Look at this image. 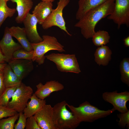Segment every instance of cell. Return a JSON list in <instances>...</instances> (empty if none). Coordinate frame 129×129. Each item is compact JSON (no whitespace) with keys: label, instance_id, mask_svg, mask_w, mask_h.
Instances as JSON below:
<instances>
[{"label":"cell","instance_id":"f1b7e54d","mask_svg":"<svg viewBox=\"0 0 129 129\" xmlns=\"http://www.w3.org/2000/svg\"><path fill=\"white\" fill-rule=\"evenodd\" d=\"M17 113L16 111L7 106H0V119L13 116Z\"/></svg>","mask_w":129,"mask_h":129},{"label":"cell","instance_id":"6da1fadb","mask_svg":"<svg viewBox=\"0 0 129 129\" xmlns=\"http://www.w3.org/2000/svg\"><path fill=\"white\" fill-rule=\"evenodd\" d=\"M115 0H107L90 10L75 25L80 28L83 37L88 39L92 38L96 32L95 27L102 19L111 15L115 5Z\"/></svg>","mask_w":129,"mask_h":129},{"label":"cell","instance_id":"f546056e","mask_svg":"<svg viewBox=\"0 0 129 129\" xmlns=\"http://www.w3.org/2000/svg\"><path fill=\"white\" fill-rule=\"evenodd\" d=\"M23 112L19 113L18 120L17 123L14 125L15 129H24L25 128L27 118Z\"/></svg>","mask_w":129,"mask_h":129},{"label":"cell","instance_id":"ac0fdd59","mask_svg":"<svg viewBox=\"0 0 129 129\" xmlns=\"http://www.w3.org/2000/svg\"><path fill=\"white\" fill-rule=\"evenodd\" d=\"M30 99L23 111L27 118L34 115L46 104L45 100L38 98L35 93L33 94Z\"/></svg>","mask_w":129,"mask_h":129},{"label":"cell","instance_id":"603a6c76","mask_svg":"<svg viewBox=\"0 0 129 129\" xmlns=\"http://www.w3.org/2000/svg\"><path fill=\"white\" fill-rule=\"evenodd\" d=\"M7 2L0 0V28L6 18L13 16L16 11V9L8 7Z\"/></svg>","mask_w":129,"mask_h":129},{"label":"cell","instance_id":"d6a6232c","mask_svg":"<svg viewBox=\"0 0 129 129\" xmlns=\"http://www.w3.org/2000/svg\"><path fill=\"white\" fill-rule=\"evenodd\" d=\"M5 62V58L0 48V63H4Z\"/></svg>","mask_w":129,"mask_h":129},{"label":"cell","instance_id":"ba28073f","mask_svg":"<svg viewBox=\"0 0 129 129\" xmlns=\"http://www.w3.org/2000/svg\"><path fill=\"white\" fill-rule=\"evenodd\" d=\"M114 10L107 19L112 20L119 29L125 25L129 26V0H115Z\"/></svg>","mask_w":129,"mask_h":129},{"label":"cell","instance_id":"ffe728a7","mask_svg":"<svg viewBox=\"0 0 129 129\" xmlns=\"http://www.w3.org/2000/svg\"><path fill=\"white\" fill-rule=\"evenodd\" d=\"M112 54V51L108 47L105 45L101 46L95 52V61L99 65H106L111 59Z\"/></svg>","mask_w":129,"mask_h":129},{"label":"cell","instance_id":"8992f818","mask_svg":"<svg viewBox=\"0 0 129 129\" xmlns=\"http://www.w3.org/2000/svg\"><path fill=\"white\" fill-rule=\"evenodd\" d=\"M70 2V0H59L57 6L48 16L41 25L43 28L47 29L53 26H57L65 32L70 36V34L67 30L66 23L63 16V11Z\"/></svg>","mask_w":129,"mask_h":129},{"label":"cell","instance_id":"44dd1931","mask_svg":"<svg viewBox=\"0 0 129 129\" xmlns=\"http://www.w3.org/2000/svg\"><path fill=\"white\" fill-rule=\"evenodd\" d=\"M3 71L4 83L6 88L17 87L22 82V81L13 72L8 64H7Z\"/></svg>","mask_w":129,"mask_h":129},{"label":"cell","instance_id":"4316f807","mask_svg":"<svg viewBox=\"0 0 129 129\" xmlns=\"http://www.w3.org/2000/svg\"><path fill=\"white\" fill-rule=\"evenodd\" d=\"M33 50L30 51H27L23 48L16 51L13 54V59H24L32 60L33 56Z\"/></svg>","mask_w":129,"mask_h":129},{"label":"cell","instance_id":"5b68a950","mask_svg":"<svg viewBox=\"0 0 129 129\" xmlns=\"http://www.w3.org/2000/svg\"><path fill=\"white\" fill-rule=\"evenodd\" d=\"M45 57L54 63L60 71L77 74L81 72L75 54L53 53L45 56Z\"/></svg>","mask_w":129,"mask_h":129},{"label":"cell","instance_id":"4fadbf2b","mask_svg":"<svg viewBox=\"0 0 129 129\" xmlns=\"http://www.w3.org/2000/svg\"><path fill=\"white\" fill-rule=\"evenodd\" d=\"M32 60L24 59L12 60L8 64L20 79L22 81L27 76L33 69Z\"/></svg>","mask_w":129,"mask_h":129},{"label":"cell","instance_id":"5bb4252c","mask_svg":"<svg viewBox=\"0 0 129 129\" xmlns=\"http://www.w3.org/2000/svg\"><path fill=\"white\" fill-rule=\"evenodd\" d=\"M36 87L37 90L35 94L38 98L43 100L52 93L62 90L64 88L63 84L55 80L47 82L44 85L40 83Z\"/></svg>","mask_w":129,"mask_h":129},{"label":"cell","instance_id":"e0dca14e","mask_svg":"<svg viewBox=\"0 0 129 129\" xmlns=\"http://www.w3.org/2000/svg\"><path fill=\"white\" fill-rule=\"evenodd\" d=\"M10 33L15 38L23 48L28 51L33 50L31 43L28 39L24 27L12 26L9 28Z\"/></svg>","mask_w":129,"mask_h":129},{"label":"cell","instance_id":"d4e9b609","mask_svg":"<svg viewBox=\"0 0 129 129\" xmlns=\"http://www.w3.org/2000/svg\"><path fill=\"white\" fill-rule=\"evenodd\" d=\"M17 87L6 88L0 96V106H7L11 98Z\"/></svg>","mask_w":129,"mask_h":129},{"label":"cell","instance_id":"8fae6325","mask_svg":"<svg viewBox=\"0 0 129 129\" xmlns=\"http://www.w3.org/2000/svg\"><path fill=\"white\" fill-rule=\"evenodd\" d=\"M34 117L41 129H56L53 121V109L45 104Z\"/></svg>","mask_w":129,"mask_h":129},{"label":"cell","instance_id":"836d02e7","mask_svg":"<svg viewBox=\"0 0 129 129\" xmlns=\"http://www.w3.org/2000/svg\"><path fill=\"white\" fill-rule=\"evenodd\" d=\"M124 44L127 47L129 46V37L128 36L124 38Z\"/></svg>","mask_w":129,"mask_h":129},{"label":"cell","instance_id":"4dcf8cb0","mask_svg":"<svg viewBox=\"0 0 129 129\" xmlns=\"http://www.w3.org/2000/svg\"><path fill=\"white\" fill-rule=\"evenodd\" d=\"M26 129H41L33 116L27 118Z\"/></svg>","mask_w":129,"mask_h":129},{"label":"cell","instance_id":"e575fe53","mask_svg":"<svg viewBox=\"0 0 129 129\" xmlns=\"http://www.w3.org/2000/svg\"><path fill=\"white\" fill-rule=\"evenodd\" d=\"M6 64H7L5 63H0V70H3Z\"/></svg>","mask_w":129,"mask_h":129},{"label":"cell","instance_id":"277c9868","mask_svg":"<svg viewBox=\"0 0 129 129\" xmlns=\"http://www.w3.org/2000/svg\"><path fill=\"white\" fill-rule=\"evenodd\" d=\"M43 40L39 43H31L33 51L32 60L35 61L38 65L44 62L46 58L45 54L51 50H56L60 52L65 51L64 46L58 42L54 36L44 35L42 36Z\"/></svg>","mask_w":129,"mask_h":129},{"label":"cell","instance_id":"7a4b0ae2","mask_svg":"<svg viewBox=\"0 0 129 129\" xmlns=\"http://www.w3.org/2000/svg\"><path fill=\"white\" fill-rule=\"evenodd\" d=\"M67 106L81 122L92 123L99 119L105 117L115 111L113 108L107 110H101L86 101L80 104L78 107L68 104Z\"/></svg>","mask_w":129,"mask_h":129},{"label":"cell","instance_id":"83f0119b","mask_svg":"<svg viewBox=\"0 0 129 129\" xmlns=\"http://www.w3.org/2000/svg\"><path fill=\"white\" fill-rule=\"evenodd\" d=\"M117 116L119 119L118 124L122 128L124 129L125 127L129 129V109L125 113H120L118 114Z\"/></svg>","mask_w":129,"mask_h":129},{"label":"cell","instance_id":"8d00e7d4","mask_svg":"<svg viewBox=\"0 0 129 129\" xmlns=\"http://www.w3.org/2000/svg\"><path fill=\"white\" fill-rule=\"evenodd\" d=\"M5 0V1H6V2H7L9 0Z\"/></svg>","mask_w":129,"mask_h":129},{"label":"cell","instance_id":"484cf974","mask_svg":"<svg viewBox=\"0 0 129 129\" xmlns=\"http://www.w3.org/2000/svg\"><path fill=\"white\" fill-rule=\"evenodd\" d=\"M19 113L9 117L7 118L0 119V129H13L15 123L18 119Z\"/></svg>","mask_w":129,"mask_h":129},{"label":"cell","instance_id":"1f68e13d","mask_svg":"<svg viewBox=\"0 0 129 129\" xmlns=\"http://www.w3.org/2000/svg\"><path fill=\"white\" fill-rule=\"evenodd\" d=\"M6 88L4 83L3 71V70H0V96Z\"/></svg>","mask_w":129,"mask_h":129},{"label":"cell","instance_id":"d6986e66","mask_svg":"<svg viewBox=\"0 0 129 129\" xmlns=\"http://www.w3.org/2000/svg\"><path fill=\"white\" fill-rule=\"evenodd\" d=\"M107 0H79L78 8L75 15L76 19L79 20L90 10L98 6Z\"/></svg>","mask_w":129,"mask_h":129},{"label":"cell","instance_id":"9c48e42d","mask_svg":"<svg viewBox=\"0 0 129 129\" xmlns=\"http://www.w3.org/2000/svg\"><path fill=\"white\" fill-rule=\"evenodd\" d=\"M103 99L112 105L113 108L120 113H125L129 109L126 106L129 101V92L127 91L118 93L116 90L112 92H105L102 95Z\"/></svg>","mask_w":129,"mask_h":129},{"label":"cell","instance_id":"30bf717a","mask_svg":"<svg viewBox=\"0 0 129 129\" xmlns=\"http://www.w3.org/2000/svg\"><path fill=\"white\" fill-rule=\"evenodd\" d=\"M9 28L6 27L4 36L0 41V48L5 57V62L8 63L13 59V54L16 51L23 48L20 43L13 40Z\"/></svg>","mask_w":129,"mask_h":129},{"label":"cell","instance_id":"cb8c5ba5","mask_svg":"<svg viewBox=\"0 0 129 129\" xmlns=\"http://www.w3.org/2000/svg\"><path fill=\"white\" fill-rule=\"evenodd\" d=\"M120 70L121 81L129 87V59L128 58L124 59L121 62L120 65Z\"/></svg>","mask_w":129,"mask_h":129},{"label":"cell","instance_id":"9a60e30c","mask_svg":"<svg viewBox=\"0 0 129 129\" xmlns=\"http://www.w3.org/2000/svg\"><path fill=\"white\" fill-rule=\"evenodd\" d=\"M52 3L41 1L35 7L32 14L36 17L38 23L41 25L53 10Z\"/></svg>","mask_w":129,"mask_h":129},{"label":"cell","instance_id":"7402d4cb","mask_svg":"<svg viewBox=\"0 0 129 129\" xmlns=\"http://www.w3.org/2000/svg\"><path fill=\"white\" fill-rule=\"evenodd\" d=\"M92 38L94 44L95 46H100L108 43L110 36L107 32L99 30L95 32Z\"/></svg>","mask_w":129,"mask_h":129},{"label":"cell","instance_id":"52a82bcc","mask_svg":"<svg viewBox=\"0 0 129 129\" xmlns=\"http://www.w3.org/2000/svg\"><path fill=\"white\" fill-rule=\"evenodd\" d=\"M33 93L31 87L22 82L16 87L7 107L19 113L23 112Z\"/></svg>","mask_w":129,"mask_h":129},{"label":"cell","instance_id":"3957f363","mask_svg":"<svg viewBox=\"0 0 129 129\" xmlns=\"http://www.w3.org/2000/svg\"><path fill=\"white\" fill-rule=\"evenodd\" d=\"M68 104L64 100L53 107V121L56 129H74L81 123L67 109Z\"/></svg>","mask_w":129,"mask_h":129},{"label":"cell","instance_id":"d590c367","mask_svg":"<svg viewBox=\"0 0 129 129\" xmlns=\"http://www.w3.org/2000/svg\"><path fill=\"white\" fill-rule=\"evenodd\" d=\"M42 1H45L47 2H50L52 3L54 2L55 0H41Z\"/></svg>","mask_w":129,"mask_h":129},{"label":"cell","instance_id":"7c38bea8","mask_svg":"<svg viewBox=\"0 0 129 129\" xmlns=\"http://www.w3.org/2000/svg\"><path fill=\"white\" fill-rule=\"evenodd\" d=\"M23 22L27 38L31 43H36L43 40L39 35L37 29L38 21L33 14L29 13Z\"/></svg>","mask_w":129,"mask_h":129},{"label":"cell","instance_id":"2e32d148","mask_svg":"<svg viewBox=\"0 0 129 129\" xmlns=\"http://www.w3.org/2000/svg\"><path fill=\"white\" fill-rule=\"evenodd\" d=\"M13 2L16 4V11L18 15L15 21L18 23L22 22L31 9L33 4L32 0H11Z\"/></svg>","mask_w":129,"mask_h":129}]
</instances>
